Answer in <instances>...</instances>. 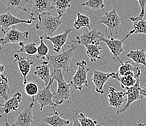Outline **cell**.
Here are the masks:
<instances>
[{"label":"cell","mask_w":146,"mask_h":126,"mask_svg":"<svg viewBox=\"0 0 146 126\" xmlns=\"http://www.w3.org/2000/svg\"><path fill=\"white\" fill-rule=\"evenodd\" d=\"M145 123H138L137 126H145Z\"/></svg>","instance_id":"f35d334b"},{"label":"cell","mask_w":146,"mask_h":126,"mask_svg":"<svg viewBox=\"0 0 146 126\" xmlns=\"http://www.w3.org/2000/svg\"><path fill=\"white\" fill-rule=\"evenodd\" d=\"M9 81L8 78L5 75L0 77V97H2L6 102L9 99Z\"/></svg>","instance_id":"f546056e"},{"label":"cell","mask_w":146,"mask_h":126,"mask_svg":"<svg viewBox=\"0 0 146 126\" xmlns=\"http://www.w3.org/2000/svg\"><path fill=\"white\" fill-rule=\"evenodd\" d=\"M29 0H3V4L5 5L9 10H21L27 12V6L29 4Z\"/></svg>","instance_id":"d4e9b609"},{"label":"cell","mask_w":146,"mask_h":126,"mask_svg":"<svg viewBox=\"0 0 146 126\" xmlns=\"http://www.w3.org/2000/svg\"><path fill=\"white\" fill-rule=\"evenodd\" d=\"M61 18L62 16L59 15L58 16H53L48 12L42 13L39 15L38 22L35 26L36 29L42 30L47 36H52L63 23Z\"/></svg>","instance_id":"277c9868"},{"label":"cell","mask_w":146,"mask_h":126,"mask_svg":"<svg viewBox=\"0 0 146 126\" xmlns=\"http://www.w3.org/2000/svg\"><path fill=\"white\" fill-rule=\"evenodd\" d=\"M22 101V94L20 92H17L10 99L7 100L2 107L4 113L7 115L12 112H15L18 110L20 104Z\"/></svg>","instance_id":"d6986e66"},{"label":"cell","mask_w":146,"mask_h":126,"mask_svg":"<svg viewBox=\"0 0 146 126\" xmlns=\"http://www.w3.org/2000/svg\"><path fill=\"white\" fill-rule=\"evenodd\" d=\"M5 126H10L8 123H5Z\"/></svg>","instance_id":"ab89813d"},{"label":"cell","mask_w":146,"mask_h":126,"mask_svg":"<svg viewBox=\"0 0 146 126\" xmlns=\"http://www.w3.org/2000/svg\"><path fill=\"white\" fill-rule=\"evenodd\" d=\"M98 23L106 26L107 28L105 34L106 36L116 38L121 26L122 19L117 13L116 9L113 8L111 11H106Z\"/></svg>","instance_id":"7a4b0ae2"},{"label":"cell","mask_w":146,"mask_h":126,"mask_svg":"<svg viewBox=\"0 0 146 126\" xmlns=\"http://www.w3.org/2000/svg\"><path fill=\"white\" fill-rule=\"evenodd\" d=\"M74 27L76 30H79L82 28H87L91 29L90 26V18L88 15L82 14L79 12L76 13V19L74 22Z\"/></svg>","instance_id":"4316f807"},{"label":"cell","mask_w":146,"mask_h":126,"mask_svg":"<svg viewBox=\"0 0 146 126\" xmlns=\"http://www.w3.org/2000/svg\"><path fill=\"white\" fill-rule=\"evenodd\" d=\"M118 73L120 76L133 74L136 76L137 79H139L141 75V70L140 67L137 65H133L129 61H126V62H123V64L121 65V66L119 67Z\"/></svg>","instance_id":"ffe728a7"},{"label":"cell","mask_w":146,"mask_h":126,"mask_svg":"<svg viewBox=\"0 0 146 126\" xmlns=\"http://www.w3.org/2000/svg\"><path fill=\"white\" fill-rule=\"evenodd\" d=\"M54 80L55 79L52 77L50 83L47 85H45L44 87L41 89L35 96L32 97L35 102L40 105V111H43L44 108L47 106L52 107L53 110H55V107L59 106L54 101V92L51 91V86Z\"/></svg>","instance_id":"5b68a950"},{"label":"cell","mask_w":146,"mask_h":126,"mask_svg":"<svg viewBox=\"0 0 146 126\" xmlns=\"http://www.w3.org/2000/svg\"><path fill=\"white\" fill-rule=\"evenodd\" d=\"M74 29L72 28H67L63 31L62 34H58L57 36H46L44 39L48 40L52 44L53 49L56 52H60V50L63 48L66 45V42H67L68 36L72 31H74Z\"/></svg>","instance_id":"2e32d148"},{"label":"cell","mask_w":146,"mask_h":126,"mask_svg":"<svg viewBox=\"0 0 146 126\" xmlns=\"http://www.w3.org/2000/svg\"><path fill=\"white\" fill-rule=\"evenodd\" d=\"M52 77L58 83V88L55 92H54V101L55 103L60 105L66 101L68 103L70 102L71 96V87L72 84L71 83H68L65 80L63 75V71L60 70H53L52 73Z\"/></svg>","instance_id":"3957f363"},{"label":"cell","mask_w":146,"mask_h":126,"mask_svg":"<svg viewBox=\"0 0 146 126\" xmlns=\"http://www.w3.org/2000/svg\"><path fill=\"white\" fill-rule=\"evenodd\" d=\"M129 37V36L127 34L123 40H119L117 38H111V37L103 35L100 39V42H103L108 46V48L109 49L110 51L113 56V59L120 62L121 65L123 64L124 62H122L120 59V55L124 52V47H123V44Z\"/></svg>","instance_id":"ba28073f"},{"label":"cell","mask_w":146,"mask_h":126,"mask_svg":"<svg viewBox=\"0 0 146 126\" xmlns=\"http://www.w3.org/2000/svg\"><path fill=\"white\" fill-rule=\"evenodd\" d=\"M139 5L140 7V13L138 16H136L138 18H143L145 14V7H146V0H137Z\"/></svg>","instance_id":"e575fe53"},{"label":"cell","mask_w":146,"mask_h":126,"mask_svg":"<svg viewBox=\"0 0 146 126\" xmlns=\"http://www.w3.org/2000/svg\"><path fill=\"white\" fill-rule=\"evenodd\" d=\"M100 42L90 44L85 47L86 54L92 62H95L97 60H102L104 62V60L102 58V47L100 46Z\"/></svg>","instance_id":"7402d4cb"},{"label":"cell","mask_w":146,"mask_h":126,"mask_svg":"<svg viewBox=\"0 0 146 126\" xmlns=\"http://www.w3.org/2000/svg\"><path fill=\"white\" fill-rule=\"evenodd\" d=\"M140 94H141V95H143V97L146 99V87L140 88Z\"/></svg>","instance_id":"74e56055"},{"label":"cell","mask_w":146,"mask_h":126,"mask_svg":"<svg viewBox=\"0 0 146 126\" xmlns=\"http://www.w3.org/2000/svg\"><path fill=\"white\" fill-rule=\"evenodd\" d=\"M78 118L82 126H96L98 123L97 120L85 116L82 112L78 113Z\"/></svg>","instance_id":"836d02e7"},{"label":"cell","mask_w":146,"mask_h":126,"mask_svg":"<svg viewBox=\"0 0 146 126\" xmlns=\"http://www.w3.org/2000/svg\"><path fill=\"white\" fill-rule=\"evenodd\" d=\"M127 57L132 59L137 65H143L146 71V51L143 49L131 50L127 54ZM146 73V72H145Z\"/></svg>","instance_id":"603a6c76"},{"label":"cell","mask_w":146,"mask_h":126,"mask_svg":"<svg viewBox=\"0 0 146 126\" xmlns=\"http://www.w3.org/2000/svg\"><path fill=\"white\" fill-rule=\"evenodd\" d=\"M24 91L28 96L33 97V96H35L39 91V86L36 83L29 82V83L25 84Z\"/></svg>","instance_id":"d6a6232c"},{"label":"cell","mask_w":146,"mask_h":126,"mask_svg":"<svg viewBox=\"0 0 146 126\" xmlns=\"http://www.w3.org/2000/svg\"><path fill=\"white\" fill-rule=\"evenodd\" d=\"M71 0H54L55 9L59 15L63 16L68 8L71 7Z\"/></svg>","instance_id":"f1b7e54d"},{"label":"cell","mask_w":146,"mask_h":126,"mask_svg":"<svg viewBox=\"0 0 146 126\" xmlns=\"http://www.w3.org/2000/svg\"><path fill=\"white\" fill-rule=\"evenodd\" d=\"M34 75L43 80L45 85H47L52 79V72L50 70L49 61H43L36 67L34 72H33Z\"/></svg>","instance_id":"ac0fdd59"},{"label":"cell","mask_w":146,"mask_h":126,"mask_svg":"<svg viewBox=\"0 0 146 126\" xmlns=\"http://www.w3.org/2000/svg\"><path fill=\"white\" fill-rule=\"evenodd\" d=\"M44 36H39V40H40V44L38 46L37 48V52L36 54V57L37 59H41V60H44L47 59V57L48 56L49 53V47L45 44L44 42Z\"/></svg>","instance_id":"4dcf8cb0"},{"label":"cell","mask_w":146,"mask_h":126,"mask_svg":"<svg viewBox=\"0 0 146 126\" xmlns=\"http://www.w3.org/2000/svg\"><path fill=\"white\" fill-rule=\"evenodd\" d=\"M76 66H77V70L74 73L73 78H71L70 83L72 84V86H74V89L82 91L84 86L86 87L89 86L87 75L90 69L85 60L76 62Z\"/></svg>","instance_id":"52a82bcc"},{"label":"cell","mask_w":146,"mask_h":126,"mask_svg":"<svg viewBox=\"0 0 146 126\" xmlns=\"http://www.w3.org/2000/svg\"><path fill=\"white\" fill-rule=\"evenodd\" d=\"M114 79L118 80L120 83L121 87L122 88H124V89H127L129 87L133 86L134 85H135V83H137V80L136 76L133 74L120 76L118 72H116V75L114 77Z\"/></svg>","instance_id":"484cf974"},{"label":"cell","mask_w":146,"mask_h":126,"mask_svg":"<svg viewBox=\"0 0 146 126\" xmlns=\"http://www.w3.org/2000/svg\"><path fill=\"white\" fill-rule=\"evenodd\" d=\"M78 110L77 109H74L71 110V115H72L73 119V125L72 126H82L78 118Z\"/></svg>","instance_id":"d590c367"},{"label":"cell","mask_w":146,"mask_h":126,"mask_svg":"<svg viewBox=\"0 0 146 126\" xmlns=\"http://www.w3.org/2000/svg\"><path fill=\"white\" fill-rule=\"evenodd\" d=\"M31 13L29 19L36 21L39 15L45 12L52 11L55 9L54 0H31L30 2Z\"/></svg>","instance_id":"9c48e42d"},{"label":"cell","mask_w":146,"mask_h":126,"mask_svg":"<svg viewBox=\"0 0 146 126\" xmlns=\"http://www.w3.org/2000/svg\"><path fill=\"white\" fill-rule=\"evenodd\" d=\"M35 101L32 99V101L26 105L21 112H18L16 120L12 126H31L34 121V115H33V108H34Z\"/></svg>","instance_id":"8fae6325"},{"label":"cell","mask_w":146,"mask_h":126,"mask_svg":"<svg viewBox=\"0 0 146 126\" xmlns=\"http://www.w3.org/2000/svg\"><path fill=\"white\" fill-rule=\"evenodd\" d=\"M77 47L74 43L68 45H65L63 51L57 55H48L47 59L49 61L53 70H60L63 72H74L71 69L70 65L74 56V52Z\"/></svg>","instance_id":"6da1fadb"},{"label":"cell","mask_w":146,"mask_h":126,"mask_svg":"<svg viewBox=\"0 0 146 126\" xmlns=\"http://www.w3.org/2000/svg\"><path fill=\"white\" fill-rule=\"evenodd\" d=\"M33 20H23L18 18L10 13L0 14V27L3 30H6L18 24L31 25Z\"/></svg>","instance_id":"5bb4252c"},{"label":"cell","mask_w":146,"mask_h":126,"mask_svg":"<svg viewBox=\"0 0 146 126\" xmlns=\"http://www.w3.org/2000/svg\"><path fill=\"white\" fill-rule=\"evenodd\" d=\"M15 62L18 63L19 71L23 78V83L26 84L28 83L27 76L30 73L31 66L34 65V61L27 57H23L16 53L14 54L13 63Z\"/></svg>","instance_id":"9a60e30c"},{"label":"cell","mask_w":146,"mask_h":126,"mask_svg":"<svg viewBox=\"0 0 146 126\" xmlns=\"http://www.w3.org/2000/svg\"><path fill=\"white\" fill-rule=\"evenodd\" d=\"M2 104H1V103H0V107H2ZM2 115L0 114V118H2Z\"/></svg>","instance_id":"60d3db41"},{"label":"cell","mask_w":146,"mask_h":126,"mask_svg":"<svg viewBox=\"0 0 146 126\" xmlns=\"http://www.w3.org/2000/svg\"><path fill=\"white\" fill-rule=\"evenodd\" d=\"M129 20L133 22L134 28L129 32L128 35L132 34H145L146 35V20L143 18H138L136 16L130 17Z\"/></svg>","instance_id":"cb8c5ba5"},{"label":"cell","mask_w":146,"mask_h":126,"mask_svg":"<svg viewBox=\"0 0 146 126\" xmlns=\"http://www.w3.org/2000/svg\"><path fill=\"white\" fill-rule=\"evenodd\" d=\"M5 70V67L3 65V63L2 62V61H0V77L3 76L5 74H4V72Z\"/></svg>","instance_id":"8d00e7d4"},{"label":"cell","mask_w":146,"mask_h":126,"mask_svg":"<svg viewBox=\"0 0 146 126\" xmlns=\"http://www.w3.org/2000/svg\"><path fill=\"white\" fill-rule=\"evenodd\" d=\"M140 80L137 79V83L135 85H134L132 87L127 88V91H126V94H127V99L126 104L123 109L119 110L117 111V115H119L120 113H123L126 111V110H129L130 107V105L134 103L135 102H137V101L140 100L143 98V95L140 94Z\"/></svg>","instance_id":"4fadbf2b"},{"label":"cell","mask_w":146,"mask_h":126,"mask_svg":"<svg viewBox=\"0 0 146 126\" xmlns=\"http://www.w3.org/2000/svg\"><path fill=\"white\" fill-rule=\"evenodd\" d=\"M82 7H86L90 8L92 11L103 10L105 8L104 0H87L86 2H84L81 5Z\"/></svg>","instance_id":"1f68e13d"},{"label":"cell","mask_w":146,"mask_h":126,"mask_svg":"<svg viewBox=\"0 0 146 126\" xmlns=\"http://www.w3.org/2000/svg\"><path fill=\"white\" fill-rule=\"evenodd\" d=\"M116 72L105 73L100 70H95L92 80L95 86V91L100 94H104V86L110 79H114Z\"/></svg>","instance_id":"7c38bea8"},{"label":"cell","mask_w":146,"mask_h":126,"mask_svg":"<svg viewBox=\"0 0 146 126\" xmlns=\"http://www.w3.org/2000/svg\"><path fill=\"white\" fill-rule=\"evenodd\" d=\"M126 96V92L117 91L113 86H110L108 88V101L111 107L116 109L120 108L124 101H127L125 99Z\"/></svg>","instance_id":"e0dca14e"},{"label":"cell","mask_w":146,"mask_h":126,"mask_svg":"<svg viewBox=\"0 0 146 126\" xmlns=\"http://www.w3.org/2000/svg\"><path fill=\"white\" fill-rule=\"evenodd\" d=\"M2 32L4 34V37L0 38V50L2 47L9 44H19L29 39V31H21L16 28H10L6 30L2 29Z\"/></svg>","instance_id":"8992f818"},{"label":"cell","mask_w":146,"mask_h":126,"mask_svg":"<svg viewBox=\"0 0 146 126\" xmlns=\"http://www.w3.org/2000/svg\"><path fill=\"white\" fill-rule=\"evenodd\" d=\"M104 35L100 32V30L97 28L89 29L87 30H84V32L80 36H77L76 37V40H72V43H77L79 45L84 46L86 47L87 46L92 44L98 43L100 42V39Z\"/></svg>","instance_id":"30bf717a"},{"label":"cell","mask_w":146,"mask_h":126,"mask_svg":"<svg viewBox=\"0 0 146 126\" xmlns=\"http://www.w3.org/2000/svg\"><path fill=\"white\" fill-rule=\"evenodd\" d=\"M53 112L54 113L52 115L42 118V121L51 126H65L68 125L70 123L69 120L62 118V116L64 115L63 112L59 113L55 110H53Z\"/></svg>","instance_id":"44dd1931"},{"label":"cell","mask_w":146,"mask_h":126,"mask_svg":"<svg viewBox=\"0 0 146 126\" xmlns=\"http://www.w3.org/2000/svg\"><path fill=\"white\" fill-rule=\"evenodd\" d=\"M18 45L20 46V49L17 51V53H25L30 56L36 55V54L38 46L34 42H31L27 44H24L23 42H20Z\"/></svg>","instance_id":"83f0119b"}]
</instances>
